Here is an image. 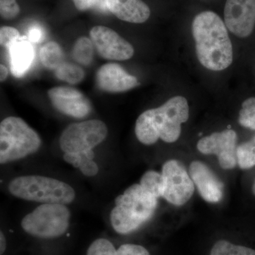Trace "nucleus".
I'll return each instance as SVG.
<instances>
[{
    "label": "nucleus",
    "mask_w": 255,
    "mask_h": 255,
    "mask_svg": "<svg viewBox=\"0 0 255 255\" xmlns=\"http://www.w3.org/2000/svg\"><path fill=\"white\" fill-rule=\"evenodd\" d=\"M192 33L198 60L204 68L221 71L232 64V43L226 23L219 15L211 11L196 15Z\"/></svg>",
    "instance_id": "nucleus-1"
},
{
    "label": "nucleus",
    "mask_w": 255,
    "mask_h": 255,
    "mask_svg": "<svg viewBox=\"0 0 255 255\" xmlns=\"http://www.w3.org/2000/svg\"><path fill=\"white\" fill-rule=\"evenodd\" d=\"M189 117L187 99L176 96L158 108L140 114L135 122V135L145 145H153L159 139L172 143L180 137L182 124L187 122Z\"/></svg>",
    "instance_id": "nucleus-2"
},
{
    "label": "nucleus",
    "mask_w": 255,
    "mask_h": 255,
    "mask_svg": "<svg viewBox=\"0 0 255 255\" xmlns=\"http://www.w3.org/2000/svg\"><path fill=\"white\" fill-rule=\"evenodd\" d=\"M158 199L140 184L130 186L117 196L110 213V222L119 234L127 235L138 229L152 217Z\"/></svg>",
    "instance_id": "nucleus-3"
},
{
    "label": "nucleus",
    "mask_w": 255,
    "mask_h": 255,
    "mask_svg": "<svg viewBox=\"0 0 255 255\" xmlns=\"http://www.w3.org/2000/svg\"><path fill=\"white\" fill-rule=\"evenodd\" d=\"M7 189L14 197L40 204L69 205L76 199V191L68 183L38 174L14 177Z\"/></svg>",
    "instance_id": "nucleus-4"
},
{
    "label": "nucleus",
    "mask_w": 255,
    "mask_h": 255,
    "mask_svg": "<svg viewBox=\"0 0 255 255\" xmlns=\"http://www.w3.org/2000/svg\"><path fill=\"white\" fill-rule=\"evenodd\" d=\"M41 137L24 120L9 117L0 124V164L16 162L39 150Z\"/></svg>",
    "instance_id": "nucleus-5"
},
{
    "label": "nucleus",
    "mask_w": 255,
    "mask_h": 255,
    "mask_svg": "<svg viewBox=\"0 0 255 255\" xmlns=\"http://www.w3.org/2000/svg\"><path fill=\"white\" fill-rule=\"evenodd\" d=\"M68 205L41 204L21 221L25 233L33 237L50 239L63 236L70 227L71 211Z\"/></svg>",
    "instance_id": "nucleus-6"
},
{
    "label": "nucleus",
    "mask_w": 255,
    "mask_h": 255,
    "mask_svg": "<svg viewBox=\"0 0 255 255\" xmlns=\"http://www.w3.org/2000/svg\"><path fill=\"white\" fill-rule=\"evenodd\" d=\"M108 128L99 119L84 121L70 124L62 132L60 147L64 154H85L105 141Z\"/></svg>",
    "instance_id": "nucleus-7"
},
{
    "label": "nucleus",
    "mask_w": 255,
    "mask_h": 255,
    "mask_svg": "<svg viewBox=\"0 0 255 255\" xmlns=\"http://www.w3.org/2000/svg\"><path fill=\"white\" fill-rule=\"evenodd\" d=\"M164 191L162 197L174 206H183L190 200L195 185L187 169L180 162L169 159L162 167Z\"/></svg>",
    "instance_id": "nucleus-8"
},
{
    "label": "nucleus",
    "mask_w": 255,
    "mask_h": 255,
    "mask_svg": "<svg viewBox=\"0 0 255 255\" xmlns=\"http://www.w3.org/2000/svg\"><path fill=\"white\" fill-rule=\"evenodd\" d=\"M237 143V133L229 129L202 137L197 149L204 155L217 156L221 168L232 169L238 165Z\"/></svg>",
    "instance_id": "nucleus-9"
},
{
    "label": "nucleus",
    "mask_w": 255,
    "mask_h": 255,
    "mask_svg": "<svg viewBox=\"0 0 255 255\" xmlns=\"http://www.w3.org/2000/svg\"><path fill=\"white\" fill-rule=\"evenodd\" d=\"M90 35L97 53L105 59L121 61L133 56L132 45L112 28L96 26L92 28Z\"/></svg>",
    "instance_id": "nucleus-10"
},
{
    "label": "nucleus",
    "mask_w": 255,
    "mask_h": 255,
    "mask_svg": "<svg viewBox=\"0 0 255 255\" xmlns=\"http://www.w3.org/2000/svg\"><path fill=\"white\" fill-rule=\"evenodd\" d=\"M225 23L233 34L246 38L255 26V0H227L224 9Z\"/></svg>",
    "instance_id": "nucleus-11"
},
{
    "label": "nucleus",
    "mask_w": 255,
    "mask_h": 255,
    "mask_svg": "<svg viewBox=\"0 0 255 255\" xmlns=\"http://www.w3.org/2000/svg\"><path fill=\"white\" fill-rule=\"evenodd\" d=\"M52 105L60 113L76 119L87 117L91 104L80 90L68 87H55L48 91Z\"/></svg>",
    "instance_id": "nucleus-12"
},
{
    "label": "nucleus",
    "mask_w": 255,
    "mask_h": 255,
    "mask_svg": "<svg viewBox=\"0 0 255 255\" xmlns=\"http://www.w3.org/2000/svg\"><path fill=\"white\" fill-rule=\"evenodd\" d=\"M189 174L201 197L209 203L222 200L224 184L207 164L193 161L189 166Z\"/></svg>",
    "instance_id": "nucleus-13"
},
{
    "label": "nucleus",
    "mask_w": 255,
    "mask_h": 255,
    "mask_svg": "<svg viewBox=\"0 0 255 255\" xmlns=\"http://www.w3.org/2000/svg\"><path fill=\"white\" fill-rule=\"evenodd\" d=\"M97 81L101 90L111 93L128 91L139 85L135 77L117 63L102 65L97 72Z\"/></svg>",
    "instance_id": "nucleus-14"
},
{
    "label": "nucleus",
    "mask_w": 255,
    "mask_h": 255,
    "mask_svg": "<svg viewBox=\"0 0 255 255\" xmlns=\"http://www.w3.org/2000/svg\"><path fill=\"white\" fill-rule=\"evenodd\" d=\"M6 49L11 73L16 78H21L31 68L34 60V48L31 42L27 36H21Z\"/></svg>",
    "instance_id": "nucleus-15"
},
{
    "label": "nucleus",
    "mask_w": 255,
    "mask_h": 255,
    "mask_svg": "<svg viewBox=\"0 0 255 255\" xmlns=\"http://www.w3.org/2000/svg\"><path fill=\"white\" fill-rule=\"evenodd\" d=\"M106 4L112 14L127 22L144 23L150 16V8L142 0H106Z\"/></svg>",
    "instance_id": "nucleus-16"
},
{
    "label": "nucleus",
    "mask_w": 255,
    "mask_h": 255,
    "mask_svg": "<svg viewBox=\"0 0 255 255\" xmlns=\"http://www.w3.org/2000/svg\"><path fill=\"white\" fill-rule=\"evenodd\" d=\"M94 152L85 154H64L63 159L78 169L83 175L88 177H95L100 172V167L95 162Z\"/></svg>",
    "instance_id": "nucleus-17"
},
{
    "label": "nucleus",
    "mask_w": 255,
    "mask_h": 255,
    "mask_svg": "<svg viewBox=\"0 0 255 255\" xmlns=\"http://www.w3.org/2000/svg\"><path fill=\"white\" fill-rule=\"evenodd\" d=\"M40 60L45 68L55 70L63 63L64 53L61 46L55 41H50L42 46L39 53Z\"/></svg>",
    "instance_id": "nucleus-18"
},
{
    "label": "nucleus",
    "mask_w": 255,
    "mask_h": 255,
    "mask_svg": "<svg viewBox=\"0 0 255 255\" xmlns=\"http://www.w3.org/2000/svg\"><path fill=\"white\" fill-rule=\"evenodd\" d=\"M72 56L77 63L88 66L94 58V45L92 40L87 37H80L74 45Z\"/></svg>",
    "instance_id": "nucleus-19"
},
{
    "label": "nucleus",
    "mask_w": 255,
    "mask_h": 255,
    "mask_svg": "<svg viewBox=\"0 0 255 255\" xmlns=\"http://www.w3.org/2000/svg\"><path fill=\"white\" fill-rule=\"evenodd\" d=\"M139 184L157 199L162 197L164 191V178L162 174L154 170L147 171L140 178Z\"/></svg>",
    "instance_id": "nucleus-20"
},
{
    "label": "nucleus",
    "mask_w": 255,
    "mask_h": 255,
    "mask_svg": "<svg viewBox=\"0 0 255 255\" xmlns=\"http://www.w3.org/2000/svg\"><path fill=\"white\" fill-rule=\"evenodd\" d=\"M54 73L58 80L71 85L79 83L85 78V72L80 66L65 62L55 69Z\"/></svg>",
    "instance_id": "nucleus-21"
},
{
    "label": "nucleus",
    "mask_w": 255,
    "mask_h": 255,
    "mask_svg": "<svg viewBox=\"0 0 255 255\" xmlns=\"http://www.w3.org/2000/svg\"><path fill=\"white\" fill-rule=\"evenodd\" d=\"M238 165L242 169H249L255 166V136L243 142L237 149Z\"/></svg>",
    "instance_id": "nucleus-22"
},
{
    "label": "nucleus",
    "mask_w": 255,
    "mask_h": 255,
    "mask_svg": "<svg viewBox=\"0 0 255 255\" xmlns=\"http://www.w3.org/2000/svg\"><path fill=\"white\" fill-rule=\"evenodd\" d=\"M211 255H255V251L222 240L215 243L211 249Z\"/></svg>",
    "instance_id": "nucleus-23"
},
{
    "label": "nucleus",
    "mask_w": 255,
    "mask_h": 255,
    "mask_svg": "<svg viewBox=\"0 0 255 255\" xmlns=\"http://www.w3.org/2000/svg\"><path fill=\"white\" fill-rule=\"evenodd\" d=\"M238 122L242 127L255 130V97L244 101L240 111Z\"/></svg>",
    "instance_id": "nucleus-24"
},
{
    "label": "nucleus",
    "mask_w": 255,
    "mask_h": 255,
    "mask_svg": "<svg viewBox=\"0 0 255 255\" xmlns=\"http://www.w3.org/2000/svg\"><path fill=\"white\" fill-rule=\"evenodd\" d=\"M117 250L109 240L99 238L89 247L87 255H116Z\"/></svg>",
    "instance_id": "nucleus-25"
},
{
    "label": "nucleus",
    "mask_w": 255,
    "mask_h": 255,
    "mask_svg": "<svg viewBox=\"0 0 255 255\" xmlns=\"http://www.w3.org/2000/svg\"><path fill=\"white\" fill-rule=\"evenodd\" d=\"M19 12L20 7L16 0H0V14L4 19H13Z\"/></svg>",
    "instance_id": "nucleus-26"
},
{
    "label": "nucleus",
    "mask_w": 255,
    "mask_h": 255,
    "mask_svg": "<svg viewBox=\"0 0 255 255\" xmlns=\"http://www.w3.org/2000/svg\"><path fill=\"white\" fill-rule=\"evenodd\" d=\"M19 32L11 26H2L0 28V44L8 48L11 43L17 41L20 38Z\"/></svg>",
    "instance_id": "nucleus-27"
},
{
    "label": "nucleus",
    "mask_w": 255,
    "mask_h": 255,
    "mask_svg": "<svg viewBox=\"0 0 255 255\" xmlns=\"http://www.w3.org/2000/svg\"><path fill=\"white\" fill-rule=\"evenodd\" d=\"M116 255H150L144 247L135 244H124L117 250Z\"/></svg>",
    "instance_id": "nucleus-28"
},
{
    "label": "nucleus",
    "mask_w": 255,
    "mask_h": 255,
    "mask_svg": "<svg viewBox=\"0 0 255 255\" xmlns=\"http://www.w3.org/2000/svg\"><path fill=\"white\" fill-rule=\"evenodd\" d=\"M44 33H43V29L40 26H33L28 29L27 38L31 43H38L41 41L43 38Z\"/></svg>",
    "instance_id": "nucleus-29"
},
{
    "label": "nucleus",
    "mask_w": 255,
    "mask_h": 255,
    "mask_svg": "<svg viewBox=\"0 0 255 255\" xmlns=\"http://www.w3.org/2000/svg\"><path fill=\"white\" fill-rule=\"evenodd\" d=\"M100 0H73L75 7L79 11H84L91 9Z\"/></svg>",
    "instance_id": "nucleus-30"
},
{
    "label": "nucleus",
    "mask_w": 255,
    "mask_h": 255,
    "mask_svg": "<svg viewBox=\"0 0 255 255\" xmlns=\"http://www.w3.org/2000/svg\"><path fill=\"white\" fill-rule=\"evenodd\" d=\"M6 240L4 233H0V254L3 255L6 251Z\"/></svg>",
    "instance_id": "nucleus-31"
},
{
    "label": "nucleus",
    "mask_w": 255,
    "mask_h": 255,
    "mask_svg": "<svg viewBox=\"0 0 255 255\" xmlns=\"http://www.w3.org/2000/svg\"><path fill=\"white\" fill-rule=\"evenodd\" d=\"M0 70H1V72H0V80H1V82H4L9 75V71H8L7 68L2 64L0 65Z\"/></svg>",
    "instance_id": "nucleus-32"
},
{
    "label": "nucleus",
    "mask_w": 255,
    "mask_h": 255,
    "mask_svg": "<svg viewBox=\"0 0 255 255\" xmlns=\"http://www.w3.org/2000/svg\"><path fill=\"white\" fill-rule=\"evenodd\" d=\"M252 191H253V194L255 196V179L253 184V187H252Z\"/></svg>",
    "instance_id": "nucleus-33"
}]
</instances>
